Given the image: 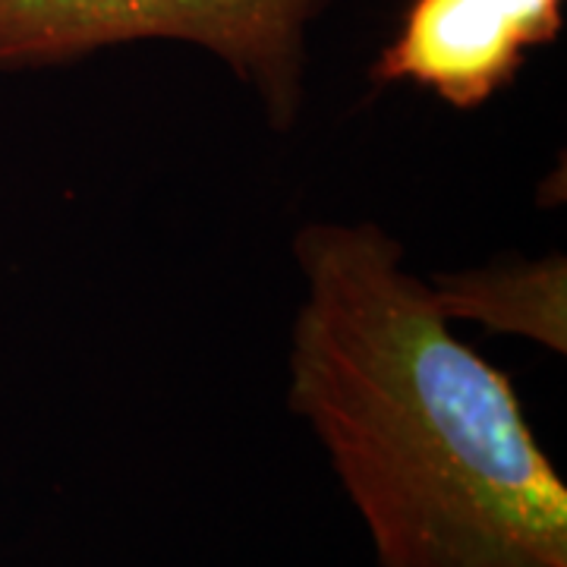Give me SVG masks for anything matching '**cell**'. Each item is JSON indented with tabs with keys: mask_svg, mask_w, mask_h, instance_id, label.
<instances>
[{
	"mask_svg": "<svg viewBox=\"0 0 567 567\" xmlns=\"http://www.w3.org/2000/svg\"><path fill=\"white\" fill-rule=\"evenodd\" d=\"M331 0H0V70L73 63L133 41L203 48L287 133L306 102L309 29Z\"/></svg>",
	"mask_w": 567,
	"mask_h": 567,
	"instance_id": "2",
	"label": "cell"
},
{
	"mask_svg": "<svg viewBox=\"0 0 567 567\" xmlns=\"http://www.w3.org/2000/svg\"><path fill=\"white\" fill-rule=\"evenodd\" d=\"M565 29V0H410L398 35L369 76L410 82L461 111H473L514 82L527 51Z\"/></svg>",
	"mask_w": 567,
	"mask_h": 567,
	"instance_id": "3",
	"label": "cell"
},
{
	"mask_svg": "<svg viewBox=\"0 0 567 567\" xmlns=\"http://www.w3.org/2000/svg\"><path fill=\"white\" fill-rule=\"evenodd\" d=\"M447 319H476L565 350V262L476 271L435 287Z\"/></svg>",
	"mask_w": 567,
	"mask_h": 567,
	"instance_id": "4",
	"label": "cell"
},
{
	"mask_svg": "<svg viewBox=\"0 0 567 567\" xmlns=\"http://www.w3.org/2000/svg\"><path fill=\"white\" fill-rule=\"evenodd\" d=\"M290 410L379 567H567V488L511 379L454 338L379 224H306Z\"/></svg>",
	"mask_w": 567,
	"mask_h": 567,
	"instance_id": "1",
	"label": "cell"
}]
</instances>
